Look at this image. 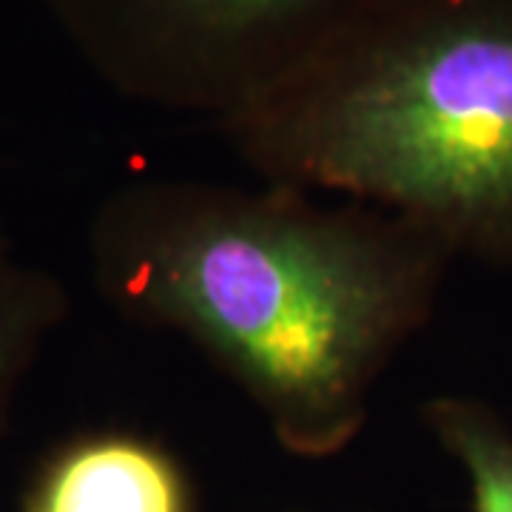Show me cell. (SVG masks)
Here are the masks:
<instances>
[{
    "mask_svg": "<svg viewBox=\"0 0 512 512\" xmlns=\"http://www.w3.org/2000/svg\"><path fill=\"white\" fill-rule=\"evenodd\" d=\"M453 259L399 214L271 183L143 180L92 225L111 308L185 336L299 458L339 456L362 436L376 384L430 325Z\"/></svg>",
    "mask_w": 512,
    "mask_h": 512,
    "instance_id": "obj_1",
    "label": "cell"
},
{
    "mask_svg": "<svg viewBox=\"0 0 512 512\" xmlns=\"http://www.w3.org/2000/svg\"><path fill=\"white\" fill-rule=\"evenodd\" d=\"M217 128L265 183L512 268V0H390Z\"/></svg>",
    "mask_w": 512,
    "mask_h": 512,
    "instance_id": "obj_2",
    "label": "cell"
},
{
    "mask_svg": "<svg viewBox=\"0 0 512 512\" xmlns=\"http://www.w3.org/2000/svg\"><path fill=\"white\" fill-rule=\"evenodd\" d=\"M117 94L220 126L390 0H43Z\"/></svg>",
    "mask_w": 512,
    "mask_h": 512,
    "instance_id": "obj_3",
    "label": "cell"
},
{
    "mask_svg": "<svg viewBox=\"0 0 512 512\" xmlns=\"http://www.w3.org/2000/svg\"><path fill=\"white\" fill-rule=\"evenodd\" d=\"M20 512H194L183 464L137 433H89L49 458Z\"/></svg>",
    "mask_w": 512,
    "mask_h": 512,
    "instance_id": "obj_4",
    "label": "cell"
},
{
    "mask_svg": "<svg viewBox=\"0 0 512 512\" xmlns=\"http://www.w3.org/2000/svg\"><path fill=\"white\" fill-rule=\"evenodd\" d=\"M433 439L470 484V512H512V430L487 402L439 396L421 407Z\"/></svg>",
    "mask_w": 512,
    "mask_h": 512,
    "instance_id": "obj_5",
    "label": "cell"
},
{
    "mask_svg": "<svg viewBox=\"0 0 512 512\" xmlns=\"http://www.w3.org/2000/svg\"><path fill=\"white\" fill-rule=\"evenodd\" d=\"M63 311L66 299L55 282L20 265L0 245V427L26 367Z\"/></svg>",
    "mask_w": 512,
    "mask_h": 512,
    "instance_id": "obj_6",
    "label": "cell"
}]
</instances>
